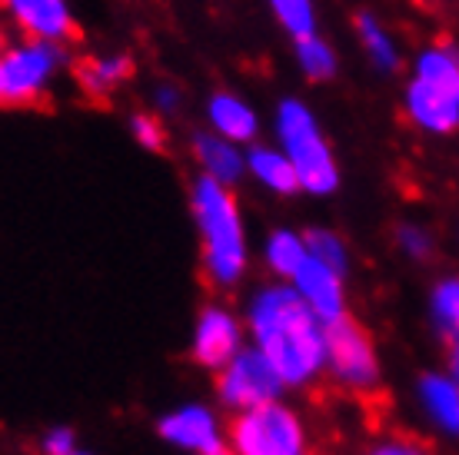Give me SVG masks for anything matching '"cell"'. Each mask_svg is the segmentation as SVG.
I'll list each match as a JSON object with an SVG mask.
<instances>
[{"instance_id":"1","label":"cell","mask_w":459,"mask_h":455,"mask_svg":"<svg viewBox=\"0 0 459 455\" xmlns=\"http://www.w3.org/2000/svg\"><path fill=\"white\" fill-rule=\"evenodd\" d=\"M250 332L283 386L303 389L326 373V322L293 286H266L253 296Z\"/></svg>"},{"instance_id":"2","label":"cell","mask_w":459,"mask_h":455,"mask_svg":"<svg viewBox=\"0 0 459 455\" xmlns=\"http://www.w3.org/2000/svg\"><path fill=\"white\" fill-rule=\"evenodd\" d=\"M194 219L200 229V253H204V276L217 289L237 286L247 273V233L237 196L227 183L213 176H200L194 183Z\"/></svg>"},{"instance_id":"3","label":"cell","mask_w":459,"mask_h":455,"mask_svg":"<svg viewBox=\"0 0 459 455\" xmlns=\"http://www.w3.org/2000/svg\"><path fill=\"white\" fill-rule=\"evenodd\" d=\"M403 114L429 137H453L459 130V47L453 40H433L413 57Z\"/></svg>"},{"instance_id":"4","label":"cell","mask_w":459,"mask_h":455,"mask_svg":"<svg viewBox=\"0 0 459 455\" xmlns=\"http://www.w3.org/2000/svg\"><path fill=\"white\" fill-rule=\"evenodd\" d=\"M276 133L280 147L290 157L299 176V190L316 196L333 193L340 186V167H336L333 147L323 137L316 116L307 110V103L283 100L276 110Z\"/></svg>"},{"instance_id":"5","label":"cell","mask_w":459,"mask_h":455,"mask_svg":"<svg viewBox=\"0 0 459 455\" xmlns=\"http://www.w3.org/2000/svg\"><path fill=\"white\" fill-rule=\"evenodd\" d=\"M227 442L233 455H313L307 425L283 402H264L230 419Z\"/></svg>"},{"instance_id":"6","label":"cell","mask_w":459,"mask_h":455,"mask_svg":"<svg viewBox=\"0 0 459 455\" xmlns=\"http://www.w3.org/2000/svg\"><path fill=\"white\" fill-rule=\"evenodd\" d=\"M326 373L336 386L356 396H373L379 389V356L369 336L356 319L340 316L326 322Z\"/></svg>"},{"instance_id":"7","label":"cell","mask_w":459,"mask_h":455,"mask_svg":"<svg viewBox=\"0 0 459 455\" xmlns=\"http://www.w3.org/2000/svg\"><path fill=\"white\" fill-rule=\"evenodd\" d=\"M60 44L47 40H23L17 47H7L0 57V93L4 107H37L44 103L47 87L57 73Z\"/></svg>"},{"instance_id":"8","label":"cell","mask_w":459,"mask_h":455,"mask_svg":"<svg viewBox=\"0 0 459 455\" xmlns=\"http://www.w3.org/2000/svg\"><path fill=\"white\" fill-rule=\"evenodd\" d=\"M220 402L233 412L273 402L283 392V379L260 349H240L217 376Z\"/></svg>"},{"instance_id":"9","label":"cell","mask_w":459,"mask_h":455,"mask_svg":"<svg viewBox=\"0 0 459 455\" xmlns=\"http://www.w3.org/2000/svg\"><path fill=\"white\" fill-rule=\"evenodd\" d=\"M0 13L30 40L74 44L81 37L67 0H0Z\"/></svg>"},{"instance_id":"10","label":"cell","mask_w":459,"mask_h":455,"mask_svg":"<svg viewBox=\"0 0 459 455\" xmlns=\"http://www.w3.org/2000/svg\"><path fill=\"white\" fill-rule=\"evenodd\" d=\"M240 349H243V330L240 322H237V316L223 306L200 309V319H196V330H194V346H190L194 363L204 365V369H223Z\"/></svg>"},{"instance_id":"11","label":"cell","mask_w":459,"mask_h":455,"mask_svg":"<svg viewBox=\"0 0 459 455\" xmlns=\"http://www.w3.org/2000/svg\"><path fill=\"white\" fill-rule=\"evenodd\" d=\"M160 435L177 449L196 455H233L227 435L220 433L217 416L204 406H184L160 419Z\"/></svg>"},{"instance_id":"12","label":"cell","mask_w":459,"mask_h":455,"mask_svg":"<svg viewBox=\"0 0 459 455\" xmlns=\"http://www.w3.org/2000/svg\"><path fill=\"white\" fill-rule=\"evenodd\" d=\"M293 289L307 299V306H310L323 322H333V319L346 316L343 273H336L333 266L320 262L316 256H307V262L297 270Z\"/></svg>"},{"instance_id":"13","label":"cell","mask_w":459,"mask_h":455,"mask_svg":"<svg viewBox=\"0 0 459 455\" xmlns=\"http://www.w3.org/2000/svg\"><path fill=\"white\" fill-rule=\"evenodd\" d=\"M420 402H423L429 422L437 425L439 433L459 439V382L453 376H429L420 379Z\"/></svg>"},{"instance_id":"14","label":"cell","mask_w":459,"mask_h":455,"mask_svg":"<svg viewBox=\"0 0 459 455\" xmlns=\"http://www.w3.org/2000/svg\"><path fill=\"white\" fill-rule=\"evenodd\" d=\"M134 73V60L124 54H107V57H83L77 64V83L91 100L104 103L117 87H124Z\"/></svg>"},{"instance_id":"15","label":"cell","mask_w":459,"mask_h":455,"mask_svg":"<svg viewBox=\"0 0 459 455\" xmlns=\"http://www.w3.org/2000/svg\"><path fill=\"white\" fill-rule=\"evenodd\" d=\"M207 116L210 126L217 130L220 137L233 140V143H250L256 137V114L250 110V103L240 100L237 93H213L207 103Z\"/></svg>"},{"instance_id":"16","label":"cell","mask_w":459,"mask_h":455,"mask_svg":"<svg viewBox=\"0 0 459 455\" xmlns=\"http://www.w3.org/2000/svg\"><path fill=\"white\" fill-rule=\"evenodd\" d=\"M194 153L200 159L204 173L220 183H227V186H233L243 176V170H247V157H240L237 143L220 137V133H200L194 140Z\"/></svg>"},{"instance_id":"17","label":"cell","mask_w":459,"mask_h":455,"mask_svg":"<svg viewBox=\"0 0 459 455\" xmlns=\"http://www.w3.org/2000/svg\"><path fill=\"white\" fill-rule=\"evenodd\" d=\"M356 37L363 44V54L369 57V64L383 73H396L400 70V44L396 37L386 30V23L379 21L377 13H356Z\"/></svg>"},{"instance_id":"18","label":"cell","mask_w":459,"mask_h":455,"mask_svg":"<svg viewBox=\"0 0 459 455\" xmlns=\"http://www.w3.org/2000/svg\"><path fill=\"white\" fill-rule=\"evenodd\" d=\"M247 170L264 183L266 190H273V193H280V196H290L299 190V176L283 150L253 147L250 153H247Z\"/></svg>"},{"instance_id":"19","label":"cell","mask_w":459,"mask_h":455,"mask_svg":"<svg viewBox=\"0 0 459 455\" xmlns=\"http://www.w3.org/2000/svg\"><path fill=\"white\" fill-rule=\"evenodd\" d=\"M310 250H307V239L290 233V229H276L273 236L266 239V266L273 270L280 279H293L297 270L307 262Z\"/></svg>"},{"instance_id":"20","label":"cell","mask_w":459,"mask_h":455,"mask_svg":"<svg viewBox=\"0 0 459 455\" xmlns=\"http://www.w3.org/2000/svg\"><path fill=\"white\" fill-rule=\"evenodd\" d=\"M297 64L310 80H330L336 73V54L320 34L297 37Z\"/></svg>"},{"instance_id":"21","label":"cell","mask_w":459,"mask_h":455,"mask_svg":"<svg viewBox=\"0 0 459 455\" xmlns=\"http://www.w3.org/2000/svg\"><path fill=\"white\" fill-rule=\"evenodd\" d=\"M429 309H433V322L443 339H456L459 336V279H443L433 289V299H429Z\"/></svg>"},{"instance_id":"22","label":"cell","mask_w":459,"mask_h":455,"mask_svg":"<svg viewBox=\"0 0 459 455\" xmlns=\"http://www.w3.org/2000/svg\"><path fill=\"white\" fill-rule=\"evenodd\" d=\"M270 11L293 40L316 34V11L313 0H270Z\"/></svg>"},{"instance_id":"23","label":"cell","mask_w":459,"mask_h":455,"mask_svg":"<svg viewBox=\"0 0 459 455\" xmlns=\"http://www.w3.org/2000/svg\"><path fill=\"white\" fill-rule=\"evenodd\" d=\"M303 239H307L310 256H316V260L326 262V266H333L336 273H346L350 253H346V243L336 236V233H330V229H310Z\"/></svg>"},{"instance_id":"24","label":"cell","mask_w":459,"mask_h":455,"mask_svg":"<svg viewBox=\"0 0 459 455\" xmlns=\"http://www.w3.org/2000/svg\"><path fill=\"white\" fill-rule=\"evenodd\" d=\"M363 455H433L429 452V445L423 439H416L410 433H393L386 439H379L377 445H369Z\"/></svg>"},{"instance_id":"25","label":"cell","mask_w":459,"mask_h":455,"mask_svg":"<svg viewBox=\"0 0 459 455\" xmlns=\"http://www.w3.org/2000/svg\"><path fill=\"white\" fill-rule=\"evenodd\" d=\"M130 130H134V137H137L140 147H147V150L167 147V130H163V124L153 114H137L130 120Z\"/></svg>"},{"instance_id":"26","label":"cell","mask_w":459,"mask_h":455,"mask_svg":"<svg viewBox=\"0 0 459 455\" xmlns=\"http://www.w3.org/2000/svg\"><path fill=\"white\" fill-rule=\"evenodd\" d=\"M400 246L403 253H410L413 260H426L433 253V236L420 227H400Z\"/></svg>"},{"instance_id":"27","label":"cell","mask_w":459,"mask_h":455,"mask_svg":"<svg viewBox=\"0 0 459 455\" xmlns=\"http://www.w3.org/2000/svg\"><path fill=\"white\" fill-rule=\"evenodd\" d=\"M77 449V435L70 433V429H54V433H47L44 439V455H67Z\"/></svg>"},{"instance_id":"28","label":"cell","mask_w":459,"mask_h":455,"mask_svg":"<svg viewBox=\"0 0 459 455\" xmlns=\"http://www.w3.org/2000/svg\"><path fill=\"white\" fill-rule=\"evenodd\" d=\"M446 359H449V376L459 382V336L456 339H446Z\"/></svg>"},{"instance_id":"29","label":"cell","mask_w":459,"mask_h":455,"mask_svg":"<svg viewBox=\"0 0 459 455\" xmlns=\"http://www.w3.org/2000/svg\"><path fill=\"white\" fill-rule=\"evenodd\" d=\"M4 50H7V17L0 13V57H4Z\"/></svg>"},{"instance_id":"30","label":"cell","mask_w":459,"mask_h":455,"mask_svg":"<svg viewBox=\"0 0 459 455\" xmlns=\"http://www.w3.org/2000/svg\"><path fill=\"white\" fill-rule=\"evenodd\" d=\"M67 455H87V452H77V449H74V452H67Z\"/></svg>"},{"instance_id":"31","label":"cell","mask_w":459,"mask_h":455,"mask_svg":"<svg viewBox=\"0 0 459 455\" xmlns=\"http://www.w3.org/2000/svg\"><path fill=\"white\" fill-rule=\"evenodd\" d=\"M0 107H4V93H0Z\"/></svg>"}]
</instances>
